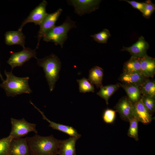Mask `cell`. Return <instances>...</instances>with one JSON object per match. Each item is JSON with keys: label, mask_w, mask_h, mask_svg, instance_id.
<instances>
[{"label": "cell", "mask_w": 155, "mask_h": 155, "mask_svg": "<svg viewBox=\"0 0 155 155\" xmlns=\"http://www.w3.org/2000/svg\"><path fill=\"white\" fill-rule=\"evenodd\" d=\"M30 155H33V154H30Z\"/></svg>", "instance_id": "33"}, {"label": "cell", "mask_w": 155, "mask_h": 155, "mask_svg": "<svg viewBox=\"0 0 155 155\" xmlns=\"http://www.w3.org/2000/svg\"><path fill=\"white\" fill-rule=\"evenodd\" d=\"M155 10V5L150 0H146L144 2V11L142 16L144 18H149Z\"/></svg>", "instance_id": "29"}, {"label": "cell", "mask_w": 155, "mask_h": 155, "mask_svg": "<svg viewBox=\"0 0 155 155\" xmlns=\"http://www.w3.org/2000/svg\"><path fill=\"white\" fill-rule=\"evenodd\" d=\"M30 102L41 113L43 119L46 120L49 123V126L52 129L65 133L70 137H77L79 138L80 137L81 135L78 133L76 130L72 127L56 123L51 121L46 117L43 112L38 108L31 100L30 101Z\"/></svg>", "instance_id": "14"}, {"label": "cell", "mask_w": 155, "mask_h": 155, "mask_svg": "<svg viewBox=\"0 0 155 155\" xmlns=\"http://www.w3.org/2000/svg\"><path fill=\"white\" fill-rule=\"evenodd\" d=\"M36 59L38 65L44 70L50 90L52 92L59 78L61 62L58 57L53 54L42 59Z\"/></svg>", "instance_id": "3"}, {"label": "cell", "mask_w": 155, "mask_h": 155, "mask_svg": "<svg viewBox=\"0 0 155 155\" xmlns=\"http://www.w3.org/2000/svg\"><path fill=\"white\" fill-rule=\"evenodd\" d=\"M104 75L103 69L101 67L95 66L89 71L88 80L92 84L98 88L102 86V81Z\"/></svg>", "instance_id": "19"}, {"label": "cell", "mask_w": 155, "mask_h": 155, "mask_svg": "<svg viewBox=\"0 0 155 155\" xmlns=\"http://www.w3.org/2000/svg\"><path fill=\"white\" fill-rule=\"evenodd\" d=\"M79 86V92L81 93H85L86 92H92L94 91V88L88 79L84 77L77 80Z\"/></svg>", "instance_id": "24"}, {"label": "cell", "mask_w": 155, "mask_h": 155, "mask_svg": "<svg viewBox=\"0 0 155 155\" xmlns=\"http://www.w3.org/2000/svg\"><path fill=\"white\" fill-rule=\"evenodd\" d=\"M120 87L125 90L129 99L133 103L138 101L141 98V93L138 86L119 83Z\"/></svg>", "instance_id": "21"}, {"label": "cell", "mask_w": 155, "mask_h": 155, "mask_svg": "<svg viewBox=\"0 0 155 155\" xmlns=\"http://www.w3.org/2000/svg\"><path fill=\"white\" fill-rule=\"evenodd\" d=\"M27 138H13L10 146L9 155H30Z\"/></svg>", "instance_id": "13"}, {"label": "cell", "mask_w": 155, "mask_h": 155, "mask_svg": "<svg viewBox=\"0 0 155 155\" xmlns=\"http://www.w3.org/2000/svg\"><path fill=\"white\" fill-rule=\"evenodd\" d=\"M127 2L135 9L139 10L142 13H143L144 7V2H137L134 1L123 0Z\"/></svg>", "instance_id": "31"}, {"label": "cell", "mask_w": 155, "mask_h": 155, "mask_svg": "<svg viewBox=\"0 0 155 155\" xmlns=\"http://www.w3.org/2000/svg\"><path fill=\"white\" fill-rule=\"evenodd\" d=\"M11 122L12 128L9 135L13 138H20L31 131L38 133L36 124L29 123L24 118L17 119L11 118Z\"/></svg>", "instance_id": "5"}, {"label": "cell", "mask_w": 155, "mask_h": 155, "mask_svg": "<svg viewBox=\"0 0 155 155\" xmlns=\"http://www.w3.org/2000/svg\"><path fill=\"white\" fill-rule=\"evenodd\" d=\"M149 47V44L144 37L141 36L132 46L128 47L123 46L121 51L129 52L132 56L142 58L147 55V52Z\"/></svg>", "instance_id": "10"}, {"label": "cell", "mask_w": 155, "mask_h": 155, "mask_svg": "<svg viewBox=\"0 0 155 155\" xmlns=\"http://www.w3.org/2000/svg\"><path fill=\"white\" fill-rule=\"evenodd\" d=\"M27 140L30 154L33 155H57L61 141L53 135L42 136L35 135L27 137Z\"/></svg>", "instance_id": "1"}, {"label": "cell", "mask_w": 155, "mask_h": 155, "mask_svg": "<svg viewBox=\"0 0 155 155\" xmlns=\"http://www.w3.org/2000/svg\"><path fill=\"white\" fill-rule=\"evenodd\" d=\"M78 137H70L61 140L59 145L58 154L59 155H76L75 145Z\"/></svg>", "instance_id": "15"}, {"label": "cell", "mask_w": 155, "mask_h": 155, "mask_svg": "<svg viewBox=\"0 0 155 155\" xmlns=\"http://www.w3.org/2000/svg\"><path fill=\"white\" fill-rule=\"evenodd\" d=\"M0 77L1 79V80H2V81H3L4 80V79H3V77H2V76L1 75V73H0Z\"/></svg>", "instance_id": "32"}, {"label": "cell", "mask_w": 155, "mask_h": 155, "mask_svg": "<svg viewBox=\"0 0 155 155\" xmlns=\"http://www.w3.org/2000/svg\"><path fill=\"white\" fill-rule=\"evenodd\" d=\"M141 94L155 98V81L154 80L146 79L138 86Z\"/></svg>", "instance_id": "23"}, {"label": "cell", "mask_w": 155, "mask_h": 155, "mask_svg": "<svg viewBox=\"0 0 155 155\" xmlns=\"http://www.w3.org/2000/svg\"><path fill=\"white\" fill-rule=\"evenodd\" d=\"M32 57H36L35 49L33 50L28 48H23L21 51L12 53L7 61L11 67V71L16 67L22 66L26 62Z\"/></svg>", "instance_id": "7"}, {"label": "cell", "mask_w": 155, "mask_h": 155, "mask_svg": "<svg viewBox=\"0 0 155 155\" xmlns=\"http://www.w3.org/2000/svg\"><path fill=\"white\" fill-rule=\"evenodd\" d=\"M25 37L21 31H10L5 34V43L7 45L18 44L24 47Z\"/></svg>", "instance_id": "18"}, {"label": "cell", "mask_w": 155, "mask_h": 155, "mask_svg": "<svg viewBox=\"0 0 155 155\" xmlns=\"http://www.w3.org/2000/svg\"><path fill=\"white\" fill-rule=\"evenodd\" d=\"M141 100L146 108L151 114L155 110V98L142 95L141 96Z\"/></svg>", "instance_id": "28"}, {"label": "cell", "mask_w": 155, "mask_h": 155, "mask_svg": "<svg viewBox=\"0 0 155 155\" xmlns=\"http://www.w3.org/2000/svg\"><path fill=\"white\" fill-rule=\"evenodd\" d=\"M116 116V111L113 110L107 109L104 111L103 115V119L106 123H111L115 120Z\"/></svg>", "instance_id": "30"}, {"label": "cell", "mask_w": 155, "mask_h": 155, "mask_svg": "<svg viewBox=\"0 0 155 155\" xmlns=\"http://www.w3.org/2000/svg\"><path fill=\"white\" fill-rule=\"evenodd\" d=\"M111 36L109 31L106 29H104L102 31L90 36L95 41L98 43L102 44L106 43Z\"/></svg>", "instance_id": "27"}, {"label": "cell", "mask_w": 155, "mask_h": 155, "mask_svg": "<svg viewBox=\"0 0 155 155\" xmlns=\"http://www.w3.org/2000/svg\"><path fill=\"white\" fill-rule=\"evenodd\" d=\"M142 73H122L119 80L122 84L134 85L139 86L148 79Z\"/></svg>", "instance_id": "17"}, {"label": "cell", "mask_w": 155, "mask_h": 155, "mask_svg": "<svg viewBox=\"0 0 155 155\" xmlns=\"http://www.w3.org/2000/svg\"><path fill=\"white\" fill-rule=\"evenodd\" d=\"M68 4L73 7L75 13L80 16L90 13L98 9L101 1L100 0H71Z\"/></svg>", "instance_id": "6"}, {"label": "cell", "mask_w": 155, "mask_h": 155, "mask_svg": "<svg viewBox=\"0 0 155 155\" xmlns=\"http://www.w3.org/2000/svg\"><path fill=\"white\" fill-rule=\"evenodd\" d=\"M129 121L130 126L127 135L135 139V140H138V122L137 120L133 117L130 119Z\"/></svg>", "instance_id": "25"}, {"label": "cell", "mask_w": 155, "mask_h": 155, "mask_svg": "<svg viewBox=\"0 0 155 155\" xmlns=\"http://www.w3.org/2000/svg\"><path fill=\"white\" fill-rule=\"evenodd\" d=\"M141 73L147 78H152L155 74V59L148 55L141 58Z\"/></svg>", "instance_id": "16"}, {"label": "cell", "mask_w": 155, "mask_h": 155, "mask_svg": "<svg viewBox=\"0 0 155 155\" xmlns=\"http://www.w3.org/2000/svg\"><path fill=\"white\" fill-rule=\"evenodd\" d=\"M133 116L138 121L144 124L150 123L152 119L151 114L144 105L141 99L133 103Z\"/></svg>", "instance_id": "12"}, {"label": "cell", "mask_w": 155, "mask_h": 155, "mask_svg": "<svg viewBox=\"0 0 155 155\" xmlns=\"http://www.w3.org/2000/svg\"><path fill=\"white\" fill-rule=\"evenodd\" d=\"M62 11V9L59 8L54 13H48L44 18L40 25V29L38 33L37 49L38 48L40 40L44 34L55 26V23Z\"/></svg>", "instance_id": "8"}, {"label": "cell", "mask_w": 155, "mask_h": 155, "mask_svg": "<svg viewBox=\"0 0 155 155\" xmlns=\"http://www.w3.org/2000/svg\"><path fill=\"white\" fill-rule=\"evenodd\" d=\"M75 22L67 17L65 21L60 25L55 26L47 32L43 37L46 42H53L55 45H59L62 48L68 38L67 33L72 28H76Z\"/></svg>", "instance_id": "4"}, {"label": "cell", "mask_w": 155, "mask_h": 155, "mask_svg": "<svg viewBox=\"0 0 155 155\" xmlns=\"http://www.w3.org/2000/svg\"><path fill=\"white\" fill-rule=\"evenodd\" d=\"M6 78L3 81L0 86L4 89L8 96L14 97L24 93L30 94L32 90L28 83V77L20 78L15 76L12 71H5Z\"/></svg>", "instance_id": "2"}, {"label": "cell", "mask_w": 155, "mask_h": 155, "mask_svg": "<svg viewBox=\"0 0 155 155\" xmlns=\"http://www.w3.org/2000/svg\"><path fill=\"white\" fill-rule=\"evenodd\" d=\"M133 103L128 97H124L119 100L114 108L119 113L121 119L129 121L133 117Z\"/></svg>", "instance_id": "11"}, {"label": "cell", "mask_w": 155, "mask_h": 155, "mask_svg": "<svg viewBox=\"0 0 155 155\" xmlns=\"http://www.w3.org/2000/svg\"><path fill=\"white\" fill-rule=\"evenodd\" d=\"M120 87L119 83L114 84L102 86L100 88V90L97 93V94L103 99L106 104H108V100L110 97Z\"/></svg>", "instance_id": "22"}, {"label": "cell", "mask_w": 155, "mask_h": 155, "mask_svg": "<svg viewBox=\"0 0 155 155\" xmlns=\"http://www.w3.org/2000/svg\"><path fill=\"white\" fill-rule=\"evenodd\" d=\"M47 5V1H43L31 12L28 16L23 22L18 30L21 31L24 26L29 22H33L35 25H40L48 14L46 10Z\"/></svg>", "instance_id": "9"}, {"label": "cell", "mask_w": 155, "mask_h": 155, "mask_svg": "<svg viewBox=\"0 0 155 155\" xmlns=\"http://www.w3.org/2000/svg\"><path fill=\"white\" fill-rule=\"evenodd\" d=\"M13 138L9 135L0 139V155H9L10 146Z\"/></svg>", "instance_id": "26"}, {"label": "cell", "mask_w": 155, "mask_h": 155, "mask_svg": "<svg viewBox=\"0 0 155 155\" xmlns=\"http://www.w3.org/2000/svg\"><path fill=\"white\" fill-rule=\"evenodd\" d=\"M141 58L131 56L128 61L124 63L123 73H141Z\"/></svg>", "instance_id": "20"}]
</instances>
